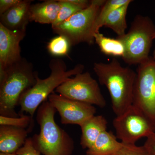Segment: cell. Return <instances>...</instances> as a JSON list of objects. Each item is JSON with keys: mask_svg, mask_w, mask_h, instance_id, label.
<instances>
[{"mask_svg": "<svg viewBox=\"0 0 155 155\" xmlns=\"http://www.w3.org/2000/svg\"><path fill=\"white\" fill-rule=\"evenodd\" d=\"M58 94L70 99L104 107L107 102L97 81L90 72H81L70 78L56 89Z\"/></svg>", "mask_w": 155, "mask_h": 155, "instance_id": "cell-9", "label": "cell"}, {"mask_svg": "<svg viewBox=\"0 0 155 155\" xmlns=\"http://www.w3.org/2000/svg\"><path fill=\"white\" fill-rule=\"evenodd\" d=\"M154 39H155V35H154ZM153 58H154V59H155V48L154 49V50L153 53Z\"/></svg>", "mask_w": 155, "mask_h": 155, "instance_id": "cell-28", "label": "cell"}, {"mask_svg": "<svg viewBox=\"0 0 155 155\" xmlns=\"http://www.w3.org/2000/svg\"><path fill=\"white\" fill-rule=\"evenodd\" d=\"M17 117L0 116V125H9L31 130L33 127V117L24 114H19Z\"/></svg>", "mask_w": 155, "mask_h": 155, "instance_id": "cell-21", "label": "cell"}, {"mask_svg": "<svg viewBox=\"0 0 155 155\" xmlns=\"http://www.w3.org/2000/svg\"><path fill=\"white\" fill-rule=\"evenodd\" d=\"M0 155H16V154H5L3 153H1Z\"/></svg>", "mask_w": 155, "mask_h": 155, "instance_id": "cell-27", "label": "cell"}, {"mask_svg": "<svg viewBox=\"0 0 155 155\" xmlns=\"http://www.w3.org/2000/svg\"><path fill=\"white\" fill-rule=\"evenodd\" d=\"M61 6L59 0H48L31 4L29 9L30 22L52 25L58 17Z\"/></svg>", "mask_w": 155, "mask_h": 155, "instance_id": "cell-15", "label": "cell"}, {"mask_svg": "<svg viewBox=\"0 0 155 155\" xmlns=\"http://www.w3.org/2000/svg\"><path fill=\"white\" fill-rule=\"evenodd\" d=\"M32 2L21 0L20 2L0 15V23L11 30H26L30 22L29 9Z\"/></svg>", "mask_w": 155, "mask_h": 155, "instance_id": "cell-13", "label": "cell"}, {"mask_svg": "<svg viewBox=\"0 0 155 155\" xmlns=\"http://www.w3.org/2000/svg\"><path fill=\"white\" fill-rule=\"evenodd\" d=\"M94 42L99 47L101 51L107 55L114 57H123L125 48L119 40L104 36L99 31L94 34Z\"/></svg>", "mask_w": 155, "mask_h": 155, "instance_id": "cell-18", "label": "cell"}, {"mask_svg": "<svg viewBox=\"0 0 155 155\" xmlns=\"http://www.w3.org/2000/svg\"><path fill=\"white\" fill-rule=\"evenodd\" d=\"M49 66L51 71L49 76L41 79L38 75L35 85L21 95L19 101V114L27 113L33 117L39 106L47 101L54 90L72 76L83 72L84 69V65L79 64L68 70L65 62L59 58L51 60Z\"/></svg>", "mask_w": 155, "mask_h": 155, "instance_id": "cell-4", "label": "cell"}, {"mask_svg": "<svg viewBox=\"0 0 155 155\" xmlns=\"http://www.w3.org/2000/svg\"><path fill=\"white\" fill-rule=\"evenodd\" d=\"M28 129L9 125H0V152L5 154H16L27 140Z\"/></svg>", "mask_w": 155, "mask_h": 155, "instance_id": "cell-12", "label": "cell"}, {"mask_svg": "<svg viewBox=\"0 0 155 155\" xmlns=\"http://www.w3.org/2000/svg\"><path fill=\"white\" fill-rule=\"evenodd\" d=\"M106 2L92 0L88 8L78 11L61 24L52 27L53 32L66 37L71 47L81 43L93 44L97 17Z\"/></svg>", "mask_w": 155, "mask_h": 155, "instance_id": "cell-6", "label": "cell"}, {"mask_svg": "<svg viewBox=\"0 0 155 155\" xmlns=\"http://www.w3.org/2000/svg\"><path fill=\"white\" fill-rule=\"evenodd\" d=\"M93 70L100 84L107 89L114 114L116 116L122 115L132 105L136 73L122 67L115 58L108 63L96 62Z\"/></svg>", "mask_w": 155, "mask_h": 155, "instance_id": "cell-1", "label": "cell"}, {"mask_svg": "<svg viewBox=\"0 0 155 155\" xmlns=\"http://www.w3.org/2000/svg\"><path fill=\"white\" fill-rule=\"evenodd\" d=\"M59 1L61 2V8L58 17L51 25V27L61 24L78 11L83 10L79 6L69 2L67 0H59Z\"/></svg>", "mask_w": 155, "mask_h": 155, "instance_id": "cell-22", "label": "cell"}, {"mask_svg": "<svg viewBox=\"0 0 155 155\" xmlns=\"http://www.w3.org/2000/svg\"><path fill=\"white\" fill-rule=\"evenodd\" d=\"M107 121L102 115H94L87 119L80 126L81 134L80 145L84 149L89 148L98 137L107 130Z\"/></svg>", "mask_w": 155, "mask_h": 155, "instance_id": "cell-14", "label": "cell"}, {"mask_svg": "<svg viewBox=\"0 0 155 155\" xmlns=\"http://www.w3.org/2000/svg\"><path fill=\"white\" fill-rule=\"evenodd\" d=\"M155 34V25L152 20L148 16L137 15L127 33L117 38L125 48L123 61L131 66L138 65L147 60Z\"/></svg>", "mask_w": 155, "mask_h": 155, "instance_id": "cell-5", "label": "cell"}, {"mask_svg": "<svg viewBox=\"0 0 155 155\" xmlns=\"http://www.w3.org/2000/svg\"><path fill=\"white\" fill-rule=\"evenodd\" d=\"M71 47L67 39L59 35L52 38L47 46L48 52L53 56L57 57L68 55Z\"/></svg>", "mask_w": 155, "mask_h": 155, "instance_id": "cell-20", "label": "cell"}, {"mask_svg": "<svg viewBox=\"0 0 155 155\" xmlns=\"http://www.w3.org/2000/svg\"><path fill=\"white\" fill-rule=\"evenodd\" d=\"M16 155H41L36 149L31 137L27 139L24 145L20 148L16 153Z\"/></svg>", "mask_w": 155, "mask_h": 155, "instance_id": "cell-24", "label": "cell"}, {"mask_svg": "<svg viewBox=\"0 0 155 155\" xmlns=\"http://www.w3.org/2000/svg\"><path fill=\"white\" fill-rule=\"evenodd\" d=\"M123 143L117 140L110 131L103 132L89 148L85 155H112L122 147Z\"/></svg>", "mask_w": 155, "mask_h": 155, "instance_id": "cell-16", "label": "cell"}, {"mask_svg": "<svg viewBox=\"0 0 155 155\" xmlns=\"http://www.w3.org/2000/svg\"><path fill=\"white\" fill-rule=\"evenodd\" d=\"M134 87L132 105L143 113L155 127V59L139 64Z\"/></svg>", "mask_w": 155, "mask_h": 155, "instance_id": "cell-7", "label": "cell"}, {"mask_svg": "<svg viewBox=\"0 0 155 155\" xmlns=\"http://www.w3.org/2000/svg\"><path fill=\"white\" fill-rule=\"evenodd\" d=\"M21 0H1L0 15L5 13L12 7L20 2Z\"/></svg>", "mask_w": 155, "mask_h": 155, "instance_id": "cell-25", "label": "cell"}, {"mask_svg": "<svg viewBox=\"0 0 155 155\" xmlns=\"http://www.w3.org/2000/svg\"><path fill=\"white\" fill-rule=\"evenodd\" d=\"M112 155H150L144 146H137L135 144L123 143L121 148Z\"/></svg>", "mask_w": 155, "mask_h": 155, "instance_id": "cell-23", "label": "cell"}, {"mask_svg": "<svg viewBox=\"0 0 155 155\" xmlns=\"http://www.w3.org/2000/svg\"><path fill=\"white\" fill-rule=\"evenodd\" d=\"M57 111L48 101L37 110L36 120L40 132L31 137L36 149L43 155H72L75 148L72 137L56 123Z\"/></svg>", "mask_w": 155, "mask_h": 155, "instance_id": "cell-3", "label": "cell"}, {"mask_svg": "<svg viewBox=\"0 0 155 155\" xmlns=\"http://www.w3.org/2000/svg\"><path fill=\"white\" fill-rule=\"evenodd\" d=\"M116 137L125 144H135L142 137L155 132V127L145 115L133 105L113 120Z\"/></svg>", "mask_w": 155, "mask_h": 155, "instance_id": "cell-8", "label": "cell"}, {"mask_svg": "<svg viewBox=\"0 0 155 155\" xmlns=\"http://www.w3.org/2000/svg\"><path fill=\"white\" fill-rule=\"evenodd\" d=\"M38 72L25 58L5 70H0V116L19 117L15 111L19 98L36 83Z\"/></svg>", "mask_w": 155, "mask_h": 155, "instance_id": "cell-2", "label": "cell"}, {"mask_svg": "<svg viewBox=\"0 0 155 155\" xmlns=\"http://www.w3.org/2000/svg\"><path fill=\"white\" fill-rule=\"evenodd\" d=\"M143 146L150 155H155V132L147 137Z\"/></svg>", "mask_w": 155, "mask_h": 155, "instance_id": "cell-26", "label": "cell"}, {"mask_svg": "<svg viewBox=\"0 0 155 155\" xmlns=\"http://www.w3.org/2000/svg\"><path fill=\"white\" fill-rule=\"evenodd\" d=\"M26 31L11 30L0 23V70L7 69L22 59L20 43Z\"/></svg>", "mask_w": 155, "mask_h": 155, "instance_id": "cell-11", "label": "cell"}, {"mask_svg": "<svg viewBox=\"0 0 155 155\" xmlns=\"http://www.w3.org/2000/svg\"><path fill=\"white\" fill-rule=\"evenodd\" d=\"M48 99L50 104L59 113L62 124L80 126L96 113V108L94 106L70 99L54 92Z\"/></svg>", "mask_w": 155, "mask_h": 155, "instance_id": "cell-10", "label": "cell"}, {"mask_svg": "<svg viewBox=\"0 0 155 155\" xmlns=\"http://www.w3.org/2000/svg\"><path fill=\"white\" fill-rule=\"evenodd\" d=\"M133 2L131 0H107L103 5L98 14L95 23L96 32L99 31L103 27V24L107 17L116 9L127 3Z\"/></svg>", "mask_w": 155, "mask_h": 155, "instance_id": "cell-19", "label": "cell"}, {"mask_svg": "<svg viewBox=\"0 0 155 155\" xmlns=\"http://www.w3.org/2000/svg\"><path fill=\"white\" fill-rule=\"evenodd\" d=\"M130 3L125 4L113 11L106 18L103 27L110 28L118 37L124 35L127 28L126 15Z\"/></svg>", "mask_w": 155, "mask_h": 155, "instance_id": "cell-17", "label": "cell"}]
</instances>
